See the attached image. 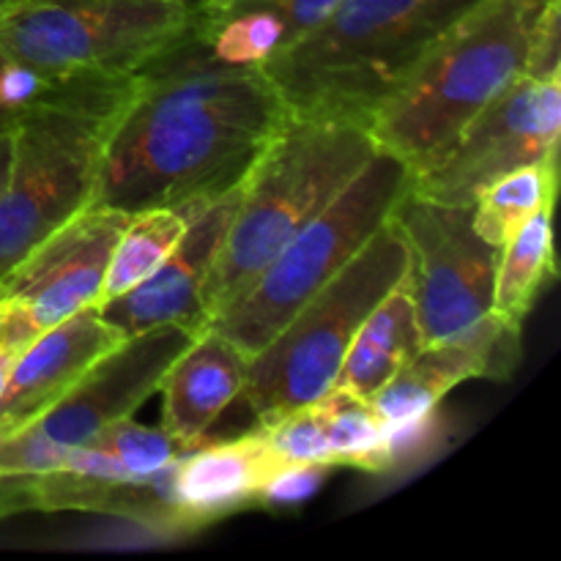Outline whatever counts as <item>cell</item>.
<instances>
[{
    "mask_svg": "<svg viewBox=\"0 0 561 561\" xmlns=\"http://www.w3.org/2000/svg\"><path fill=\"white\" fill-rule=\"evenodd\" d=\"M288 110L261 69L208 58L195 31L137 69L99 159L96 206H206L250 173Z\"/></svg>",
    "mask_w": 561,
    "mask_h": 561,
    "instance_id": "cell-1",
    "label": "cell"
},
{
    "mask_svg": "<svg viewBox=\"0 0 561 561\" xmlns=\"http://www.w3.org/2000/svg\"><path fill=\"white\" fill-rule=\"evenodd\" d=\"M477 0H340L257 69L288 115L370 124L378 104Z\"/></svg>",
    "mask_w": 561,
    "mask_h": 561,
    "instance_id": "cell-2",
    "label": "cell"
},
{
    "mask_svg": "<svg viewBox=\"0 0 561 561\" xmlns=\"http://www.w3.org/2000/svg\"><path fill=\"white\" fill-rule=\"evenodd\" d=\"M546 0H477L438 33L373 113V140L414 175L431 170L463 126L524 75L531 25Z\"/></svg>",
    "mask_w": 561,
    "mask_h": 561,
    "instance_id": "cell-3",
    "label": "cell"
},
{
    "mask_svg": "<svg viewBox=\"0 0 561 561\" xmlns=\"http://www.w3.org/2000/svg\"><path fill=\"white\" fill-rule=\"evenodd\" d=\"M378 153L365 124L288 115L250 173L208 274L203 307L211 321L257 272L318 217Z\"/></svg>",
    "mask_w": 561,
    "mask_h": 561,
    "instance_id": "cell-4",
    "label": "cell"
},
{
    "mask_svg": "<svg viewBox=\"0 0 561 561\" xmlns=\"http://www.w3.org/2000/svg\"><path fill=\"white\" fill-rule=\"evenodd\" d=\"M129 77H66L14 121L0 190V279L93 203L99 159Z\"/></svg>",
    "mask_w": 561,
    "mask_h": 561,
    "instance_id": "cell-5",
    "label": "cell"
},
{
    "mask_svg": "<svg viewBox=\"0 0 561 561\" xmlns=\"http://www.w3.org/2000/svg\"><path fill=\"white\" fill-rule=\"evenodd\" d=\"M411 181L414 173L378 148L365 170L312 222L285 241L283 250L208 321L206 329L228 337L252 359L299 307L332 283L389 222L394 203Z\"/></svg>",
    "mask_w": 561,
    "mask_h": 561,
    "instance_id": "cell-6",
    "label": "cell"
},
{
    "mask_svg": "<svg viewBox=\"0 0 561 561\" xmlns=\"http://www.w3.org/2000/svg\"><path fill=\"white\" fill-rule=\"evenodd\" d=\"M405 274L409 250L394 225L387 222L250 359L241 398L257 425L305 409L334 387L365 318Z\"/></svg>",
    "mask_w": 561,
    "mask_h": 561,
    "instance_id": "cell-7",
    "label": "cell"
},
{
    "mask_svg": "<svg viewBox=\"0 0 561 561\" xmlns=\"http://www.w3.org/2000/svg\"><path fill=\"white\" fill-rule=\"evenodd\" d=\"M197 16V0H16L0 55L53 80L126 77L184 42Z\"/></svg>",
    "mask_w": 561,
    "mask_h": 561,
    "instance_id": "cell-8",
    "label": "cell"
},
{
    "mask_svg": "<svg viewBox=\"0 0 561 561\" xmlns=\"http://www.w3.org/2000/svg\"><path fill=\"white\" fill-rule=\"evenodd\" d=\"M195 337L190 327L168 323L121 340L53 409L0 436V477H38L60 469L104 427L135 416Z\"/></svg>",
    "mask_w": 561,
    "mask_h": 561,
    "instance_id": "cell-9",
    "label": "cell"
},
{
    "mask_svg": "<svg viewBox=\"0 0 561 561\" xmlns=\"http://www.w3.org/2000/svg\"><path fill=\"white\" fill-rule=\"evenodd\" d=\"M389 222L409 250V288L425 343L453 337L493 310L499 247L474 230L471 206L433 201L414 186Z\"/></svg>",
    "mask_w": 561,
    "mask_h": 561,
    "instance_id": "cell-10",
    "label": "cell"
},
{
    "mask_svg": "<svg viewBox=\"0 0 561 561\" xmlns=\"http://www.w3.org/2000/svg\"><path fill=\"white\" fill-rule=\"evenodd\" d=\"M129 219L131 214L91 203L38 241L0 279V345L20 354L44 329L99 305L110 257Z\"/></svg>",
    "mask_w": 561,
    "mask_h": 561,
    "instance_id": "cell-11",
    "label": "cell"
},
{
    "mask_svg": "<svg viewBox=\"0 0 561 561\" xmlns=\"http://www.w3.org/2000/svg\"><path fill=\"white\" fill-rule=\"evenodd\" d=\"M561 80L520 75L463 126L449 151L411 186L420 195L455 206L474 197L524 164L559 159Z\"/></svg>",
    "mask_w": 561,
    "mask_h": 561,
    "instance_id": "cell-12",
    "label": "cell"
},
{
    "mask_svg": "<svg viewBox=\"0 0 561 561\" xmlns=\"http://www.w3.org/2000/svg\"><path fill=\"white\" fill-rule=\"evenodd\" d=\"M520 327L491 310L463 332L425 343L373 394V411L387 427L409 425L436 414L438 403L463 381H507L520 359Z\"/></svg>",
    "mask_w": 561,
    "mask_h": 561,
    "instance_id": "cell-13",
    "label": "cell"
},
{
    "mask_svg": "<svg viewBox=\"0 0 561 561\" xmlns=\"http://www.w3.org/2000/svg\"><path fill=\"white\" fill-rule=\"evenodd\" d=\"M241 190H244V181L201 208L175 250L164 257L162 266L151 277L137 283L126 294L96 305L104 321L118 329L121 337H131V334L168 327V323L190 327L197 334L206 332L208 318L203 294H206L208 274L217 261L225 233L241 203Z\"/></svg>",
    "mask_w": 561,
    "mask_h": 561,
    "instance_id": "cell-14",
    "label": "cell"
},
{
    "mask_svg": "<svg viewBox=\"0 0 561 561\" xmlns=\"http://www.w3.org/2000/svg\"><path fill=\"white\" fill-rule=\"evenodd\" d=\"M121 340L118 329L104 321L96 305L44 329L11 362L0 394V436L53 409Z\"/></svg>",
    "mask_w": 561,
    "mask_h": 561,
    "instance_id": "cell-15",
    "label": "cell"
},
{
    "mask_svg": "<svg viewBox=\"0 0 561 561\" xmlns=\"http://www.w3.org/2000/svg\"><path fill=\"white\" fill-rule=\"evenodd\" d=\"M285 469L257 431L201 442L173 466V496L190 531L261 504L268 480Z\"/></svg>",
    "mask_w": 561,
    "mask_h": 561,
    "instance_id": "cell-16",
    "label": "cell"
},
{
    "mask_svg": "<svg viewBox=\"0 0 561 561\" xmlns=\"http://www.w3.org/2000/svg\"><path fill=\"white\" fill-rule=\"evenodd\" d=\"M250 356L214 329L197 334L164 373L162 420L173 436L190 444L206 442V433L222 411L241 398Z\"/></svg>",
    "mask_w": 561,
    "mask_h": 561,
    "instance_id": "cell-17",
    "label": "cell"
},
{
    "mask_svg": "<svg viewBox=\"0 0 561 561\" xmlns=\"http://www.w3.org/2000/svg\"><path fill=\"white\" fill-rule=\"evenodd\" d=\"M425 345L409 279L394 285L356 332L332 389L370 400Z\"/></svg>",
    "mask_w": 561,
    "mask_h": 561,
    "instance_id": "cell-18",
    "label": "cell"
},
{
    "mask_svg": "<svg viewBox=\"0 0 561 561\" xmlns=\"http://www.w3.org/2000/svg\"><path fill=\"white\" fill-rule=\"evenodd\" d=\"M197 444L173 436L168 427H151L135 422V416L113 422L93 436L60 469L91 482L148 480L179 463Z\"/></svg>",
    "mask_w": 561,
    "mask_h": 561,
    "instance_id": "cell-19",
    "label": "cell"
},
{
    "mask_svg": "<svg viewBox=\"0 0 561 561\" xmlns=\"http://www.w3.org/2000/svg\"><path fill=\"white\" fill-rule=\"evenodd\" d=\"M553 206L531 214L502 247L496 261V283H493V312L524 323L535 307L542 283L557 274L553 261Z\"/></svg>",
    "mask_w": 561,
    "mask_h": 561,
    "instance_id": "cell-20",
    "label": "cell"
},
{
    "mask_svg": "<svg viewBox=\"0 0 561 561\" xmlns=\"http://www.w3.org/2000/svg\"><path fill=\"white\" fill-rule=\"evenodd\" d=\"M206 206L148 208V211L131 214L129 225L124 228V233H121L118 244L113 250V257H110L107 277H104L99 305L126 294L137 283L151 277L162 266L164 257L175 250L181 236L190 228L192 217Z\"/></svg>",
    "mask_w": 561,
    "mask_h": 561,
    "instance_id": "cell-21",
    "label": "cell"
},
{
    "mask_svg": "<svg viewBox=\"0 0 561 561\" xmlns=\"http://www.w3.org/2000/svg\"><path fill=\"white\" fill-rule=\"evenodd\" d=\"M559 159L524 164L488 184L471 203L474 230L493 247H502L531 214L557 201Z\"/></svg>",
    "mask_w": 561,
    "mask_h": 561,
    "instance_id": "cell-22",
    "label": "cell"
},
{
    "mask_svg": "<svg viewBox=\"0 0 561 561\" xmlns=\"http://www.w3.org/2000/svg\"><path fill=\"white\" fill-rule=\"evenodd\" d=\"M323 433L329 444V463L383 474L387 471V427L373 411L370 400H362L343 389H329L316 400Z\"/></svg>",
    "mask_w": 561,
    "mask_h": 561,
    "instance_id": "cell-23",
    "label": "cell"
},
{
    "mask_svg": "<svg viewBox=\"0 0 561 561\" xmlns=\"http://www.w3.org/2000/svg\"><path fill=\"white\" fill-rule=\"evenodd\" d=\"M257 433L285 466H327L332 469L327 433H323L316 403L290 411L268 425H257Z\"/></svg>",
    "mask_w": 561,
    "mask_h": 561,
    "instance_id": "cell-24",
    "label": "cell"
},
{
    "mask_svg": "<svg viewBox=\"0 0 561 561\" xmlns=\"http://www.w3.org/2000/svg\"><path fill=\"white\" fill-rule=\"evenodd\" d=\"M524 75L535 80H561V0L542 3L531 25Z\"/></svg>",
    "mask_w": 561,
    "mask_h": 561,
    "instance_id": "cell-25",
    "label": "cell"
},
{
    "mask_svg": "<svg viewBox=\"0 0 561 561\" xmlns=\"http://www.w3.org/2000/svg\"><path fill=\"white\" fill-rule=\"evenodd\" d=\"M327 471V466H285V469H279L268 480L261 504L279 507V504L305 502V499H310L318 491Z\"/></svg>",
    "mask_w": 561,
    "mask_h": 561,
    "instance_id": "cell-26",
    "label": "cell"
},
{
    "mask_svg": "<svg viewBox=\"0 0 561 561\" xmlns=\"http://www.w3.org/2000/svg\"><path fill=\"white\" fill-rule=\"evenodd\" d=\"M11 126L14 124H0V190H3L11 164Z\"/></svg>",
    "mask_w": 561,
    "mask_h": 561,
    "instance_id": "cell-27",
    "label": "cell"
},
{
    "mask_svg": "<svg viewBox=\"0 0 561 561\" xmlns=\"http://www.w3.org/2000/svg\"><path fill=\"white\" fill-rule=\"evenodd\" d=\"M16 351H11L9 345H0V394H3V387H5V378H9V370H11V362H14Z\"/></svg>",
    "mask_w": 561,
    "mask_h": 561,
    "instance_id": "cell-28",
    "label": "cell"
},
{
    "mask_svg": "<svg viewBox=\"0 0 561 561\" xmlns=\"http://www.w3.org/2000/svg\"><path fill=\"white\" fill-rule=\"evenodd\" d=\"M14 3H16V0H0V20H3V16L9 14V9H11V5H14Z\"/></svg>",
    "mask_w": 561,
    "mask_h": 561,
    "instance_id": "cell-29",
    "label": "cell"
},
{
    "mask_svg": "<svg viewBox=\"0 0 561 561\" xmlns=\"http://www.w3.org/2000/svg\"><path fill=\"white\" fill-rule=\"evenodd\" d=\"M0 124H14V121H11L9 115H3V113H0Z\"/></svg>",
    "mask_w": 561,
    "mask_h": 561,
    "instance_id": "cell-30",
    "label": "cell"
},
{
    "mask_svg": "<svg viewBox=\"0 0 561 561\" xmlns=\"http://www.w3.org/2000/svg\"><path fill=\"white\" fill-rule=\"evenodd\" d=\"M201 3H214V0H201Z\"/></svg>",
    "mask_w": 561,
    "mask_h": 561,
    "instance_id": "cell-31",
    "label": "cell"
},
{
    "mask_svg": "<svg viewBox=\"0 0 561 561\" xmlns=\"http://www.w3.org/2000/svg\"><path fill=\"white\" fill-rule=\"evenodd\" d=\"M0 305H3V296H0Z\"/></svg>",
    "mask_w": 561,
    "mask_h": 561,
    "instance_id": "cell-32",
    "label": "cell"
}]
</instances>
